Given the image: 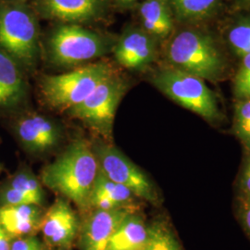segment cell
Wrapping results in <instances>:
<instances>
[{
  "instance_id": "obj_16",
  "label": "cell",
  "mask_w": 250,
  "mask_h": 250,
  "mask_svg": "<svg viewBox=\"0 0 250 250\" xmlns=\"http://www.w3.org/2000/svg\"><path fill=\"white\" fill-rule=\"evenodd\" d=\"M44 214L41 206L0 207V225L13 239L36 235L40 231Z\"/></svg>"
},
{
  "instance_id": "obj_24",
  "label": "cell",
  "mask_w": 250,
  "mask_h": 250,
  "mask_svg": "<svg viewBox=\"0 0 250 250\" xmlns=\"http://www.w3.org/2000/svg\"><path fill=\"white\" fill-rule=\"evenodd\" d=\"M233 90L237 99L250 100V54L242 57L241 65L233 82Z\"/></svg>"
},
{
  "instance_id": "obj_20",
  "label": "cell",
  "mask_w": 250,
  "mask_h": 250,
  "mask_svg": "<svg viewBox=\"0 0 250 250\" xmlns=\"http://www.w3.org/2000/svg\"><path fill=\"white\" fill-rule=\"evenodd\" d=\"M142 250H184L170 225L157 221L148 225L147 240Z\"/></svg>"
},
{
  "instance_id": "obj_30",
  "label": "cell",
  "mask_w": 250,
  "mask_h": 250,
  "mask_svg": "<svg viewBox=\"0 0 250 250\" xmlns=\"http://www.w3.org/2000/svg\"><path fill=\"white\" fill-rule=\"evenodd\" d=\"M3 170V166H2V164L0 163V172Z\"/></svg>"
},
{
  "instance_id": "obj_7",
  "label": "cell",
  "mask_w": 250,
  "mask_h": 250,
  "mask_svg": "<svg viewBox=\"0 0 250 250\" xmlns=\"http://www.w3.org/2000/svg\"><path fill=\"white\" fill-rule=\"evenodd\" d=\"M126 90L125 81L113 74L69 112L106 141H110L117 107Z\"/></svg>"
},
{
  "instance_id": "obj_27",
  "label": "cell",
  "mask_w": 250,
  "mask_h": 250,
  "mask_svg": "<svg viewBox=\"0 0 250 250\" xmlns=\"http://www.w3.org/2000/svg\"><path fill=\"white\" fill-rule=\"evenodd\" d=\"M13 238L0 225V250H10Z\"/></svg>"
},
{
  "instance_id": "obj_22",
  "label": "cell",
  "mask_w": 250,
  "mask_h": 250,
  "mask_svg": "<svg viewBox=\"0 0 250 250\" xmlns=\"http://www.w3.org/2000/svg\"><path fill=\"white\" fill-rule=\"evenodd\" d=\"M234 129L242 143L250 150V99L241 100L236 105Z\"/></svg>"
},
{
  "instance_id": "obj_17",
  "label": "cell",
  "mask_w": 250,
  "mask_h": 250,
  "mask_svg": "<svg viewBox=\"0 0 250 250\" xmlns=\"http://www.w3.org/2000/svg\"><path fill=\"white\" fill-rule=\"evenodd\" d=\"M134 197L128 188L109 180L99 170L91 192L89 207L105 210L131 208Z\"/></svg>"
},
{
  "instance_id": "obj_4",
  "label": "cell",
  "mask_w": 250,
  "mask_h": 250,
  "mask_svg": "<svg viewBox=\"0 0 250 250\" xmlns=\"http://www.w3.org/2000/svg\"><path fill=\"white\" fill-rule=\"evenodd\" d=\"M113 74L109 64L97 62L62 74L45 76L41 82L42 95L50 107L70 110Z\"/></svg>"
},
{
  "instance_id": "obj_8",
  "label": "cell",
  "mask_w": 250,
  "mask_h": 250,
  "mask_svg": "<svg viewBox=\"0 0 250 250\" xmlns=\"http://www.w3.org/2000/svg\"><path fill=\"white\" fill-rule=\"evenodd\" d=\"M99 169L107 178L128 188L134 197L151 203L158 201V195L151 182L117 147L107 143L93 146Z\"/></svg>"
},
{
  "instance_id": "obj_3",
  "label": "cell",
  "mask_w": 250,
  "mask_h": 250,
  "mask_svg": "<svg viewBox=\"0 0 250 250\" xmlns=\"http://www.w3.org/2000/svg\"><path fill=\"white\" fill-rule=\"evenodd\" d=\"M168 59L174 68L202 80H218L224 73V60L214 41L205 34L183 31L170 41Z\"/></svg>"
},
{
  "instance_id": "obj_23",
  "label": "cell",
  "mask_w": 250,
  "mask_h": 250,
  "mask_svg": "<svg viewBox=\"0 0 250 250\" xmlns=\"http://www.w3.org/2000/svg\"><path fill=\"white\" fill-rule=\"evenodd\" d=\"M228 40L239 56L250 54V21H243L232 27L229 32Z\"/></svg>"
},
{
  "instance_id": "obj_5",
  "label": "cell",
  "mask_w": 250,
  "mask_h": 250,
  "mask_svg": "<svg viewBox=\"0 0 250 250\" xmlns=\"http://www.w3.org/2000/svg\"><path fill=\"white\" fill-rule=\"evenodd\" d=\"M111 48V39L79 24L56 27L48 41L50 59L61 66L87 62L104 56Z\"/></svg>"
},
{
  "instance_id": "obj_28",
  "label": "cell",
  "mask_w": 250,
  "mask_h": 250,
  "mask_svg": "<svg viewBox=\"0 0 250 250\" xmlns=\"http://www.w3.org/2000/svg\"><path fill=\"white\" fill-rule=\"evenodd\" d=\"M242 183H243V189L245 193L248 195V197H250V161L248 162L244 170Z\"/></svg>"
},
{
  "instance_id": "obj_13",
  "label": "cell",
  "mask_w": 250,
  "mask_h": 250,
  "mask_svg": "<svg viewBox=\"0 0 250 250\" xmlns=\"http://www.w3.org/2000/svg\"><path fill=\"white\" fill-rule=\"evenodd\" d=\"M45 192L40 181L27 168H21L0 184V207L42 206Z\"/></svg>"
},
{
  "instance_id": "obj_2",
  "label": "cell",
  "mask_w": 250,
  "mask_h": 250,
  "mask_svg": "<svg viewBox=\"0 0 250 250\" xmlns=\"http://www.w3.org/2000/svg\"><path fill=\"white\" fill-rule=\"evenodd\" d=\"M0 46L22 70L35 67L38 55V25L32 9L11 1L0 3Z\"/></svg>"
},
{
  "instance_id": "obj_18",
  "label": "cell",
  "mask_w": 250,
  "mask_h": 250,
  "mask_svg": "<svg viewBox=\"0 0 250 250\" xmlns=\"http://www.w3.org/2000/svg\"><path fill=\"white\" fill-rule=\"evenodd\" d=\"M148 236V225L134 211L127 215L112 234L107 250H142Z\"/></svg>"
},
{
  "instance_id": "obj_11",
  "label": "cell",
  "mask_w": 250,
  "mask_h": 250,
  "mask_svg": "<svg viewBox=\"0 0 250 250\" xmlns=\"http://www.w3.org/2000/svg\"><path fill=\"white\" fill-rule=\"evenodd\" d=\"M13 132L26 151L45 153L60 143L61 130L50 119L38 114H28L17 119Z\"/></svg>"
},
{
  "instance_id": "obj_21",
  "label": "cell",
  "mask_w": 250,
  "mask_h": 250,
  "mask_svg": "<svg viewBox=\"0 0 250 250\" xmlns=\"http://www.w3.org/2000/svg\"><path fill=\"white\" fill-rule=\"evenodd\" d=\"M170 3L180 20L199 21L211 15L218 0H170Z\"/></svg>"
},
{
  "instance_id": "obj_10",
  "label": "cell",
  "mask_w": 250,
  "mask_h": 250,
  "mask_svg": "<svg viewBox=\"0 0 250 250\" xmlns=\"http://www.w3.org/2000/svg\"><path fill=\"white\" fill-rule=\"evenodd\" d=\"M34 6L44 18L79 24L106 14L107 0H35Z\"/></svg>"
},
{
  "instance_id": "obj_19",
  "label": "cell",
  "mask_w": 250,
  "mask_h": 250,
  "mask_svg": "<svg viewBox=\"0 0 250 250\" xmlns=\"http://www.w3.org/2000/svg\"><path fill=\"white\" fill-rule=\"evenodd\" d=\"M144 29L150 36L164 38L172 30V19L165 0H146L141 5Z\"/></svg>"
},
{
  "instance_id": "obj_25",
  "label": "cell",
  "mask_w": 250,
  "mask_h": 250,
  "mask_svg": "<svg viewBox=\"0 0 250 250\" xmlns=\"http://www.w3.org/2000/svg\"><path fill=\"white\" fill-rule=\"evenodd\" d=\"M10 250H47L45 245L36 235L14 238Z\"/></svg>"
},
{
  "instance_id": "obj_9",
  "label": "cell",
  "mask_w": 250,
  "mask_h": 250,
  "mask_svg": "<svg viewBox=\"0 0 250 250\" xmlns=\"http://www.w3.org/2000/svg\"><path fill=\"white\" fill-rule=\"evenodd\" d=\"M81 224L69 202L59 197L45 212L40 231L50 247L70 250L80 232Z\"/></svg>"
},
{
  "instance_id": "obj_31",
  "label": "cell",
  "mask_w": 250,
  "mask_h": 250,
  "mask_svg": "<svg viewBox=\"0 0 250 250\" xmlns=\"http://www.w3.org/2000/svg\"><path fill=\"white\" fill-rule=\"evenodd\" d=\"M244 1H248V2H250V0H244Z\"/></svg>"
},
{
  "instance_id": "obj_12",
  "label": "cell",
  "mask_w": 250,
  "mask_h": 250,
  "mask_svg": "<svg viewBox=\"0 0 250 250\" xmlns=\"http://www.w3.org/2000/svg\"><path fill=\"white\" fill-rule=\"evenodd\" d=\"M131 208L117 209H95L81 224L80 250H107V246L119 224L129 213Z\"/></svg>"
},
{
  "instance_id": "obj_29",
  "label": "cell",
  "mask_w": 250,
  "mask_h": 250,
  "mask_svg": "<svg viewBox=\"0 0 250 250\" xmlns=\"http://www.w3.org/2000/svg\"><path fill=\"white\" fill-rule=\"evenodd\" d=\"M117 3H119L120 5H131L133 3L137 2L138 0H115Z\"/></svg>"
},
{
  "instance_id": "obj_6",
  "label": "cell",
  "mask_w": 250,
  "mask_h": 250,
  "mask_svg": "<svg viewBox=\"0 0 250 250\" xmlns=\"http://www.w3.org/2000/svg\"><path fill=\"white\" fill-rule=\"evenodd\" d=\"M153 83L167 97L182 107L197 113L208 122L220 119V111L214 94L204 80L176 68L161 70Z\"/></svg>"
},
{
  "instance_id": "obj_15",
  "label": "cell",
  "mask_w": 250,
  "mask_h": 250,
  "mask_svg": "<svg viewBox=\"0 0 250 250\" xmlns=\"http://www.w3.org/2000/svg\"><path fill=\"white\" fill-rule=\"evenodd\" d=\"M28 95L22 68L0 46V110L7 111L21 106Z\"/></svg>"
},
{
  "instance_id": "obj_1",
  "label": "cell",
  "mask_w": 250,
  "mask_h": 250,
  "mask_svg": "<svg viewBox=\"0 0 250 250\" xmlns=\"http://www.w3.org/2000/svg\"><path fill=\"white\" fill-rule=\"evenodd\" d=\"M99 170L93 146L87 140L76 139L43 169L41 182L83 209L89 208L90 196Z\"/></svg>"
},
{
  "instance_id": "obj_14",
  "label": "cell",
  "mask_w": 250,
  "mask_h": 250,
  "mask_svg": "<svg viewBox=\"0 0 250 250\" xmlns=\"http://www.w3.org/2000/svg\"><path fill=\"white\" fill-rule=\"evenodd\" d=\"M156 54L151 36L144 30L132 28L125 32L114 46L115 59L127 69L137 70L153 62Z\"/></svg>"
},
{
  "instance_id": "obj_26",
  "label": "cell",
  "mask_w": 250,
  "mask_h": 250,
  "mask_svg": "<svg viewBox=\"0 0 250 250\" xmlns=\"http://www.w3.org/2000/svg\"><path fill=\"white\" fill-rule=\"evenodd\" d=\"M242 223L245 230L249 233L250 237V197H249L247 202L245 203L242 209Z\"/></svg>"
}]
</instances>
